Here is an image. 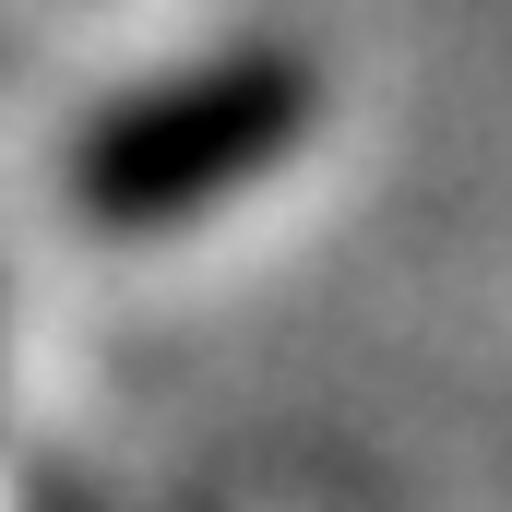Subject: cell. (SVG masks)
Instances as JSON below:
<instances>
[{"mask_svg":"<svg viewBox=\"0 0 512 512\" xmlns=\"http://www.w3.org/2000/svg\"><path fill=\"white\" fill-rule=\"evenodd\" d=\"M298 131H310V72L298 60H227V72L155 84L120 120H96V143H84V215L96 227H179L215 191H239L251 167H274Z\"/></svg>","mask_w":512,"mask_h":512,"instance_id":"1","label":"cell"}]
</instances>
